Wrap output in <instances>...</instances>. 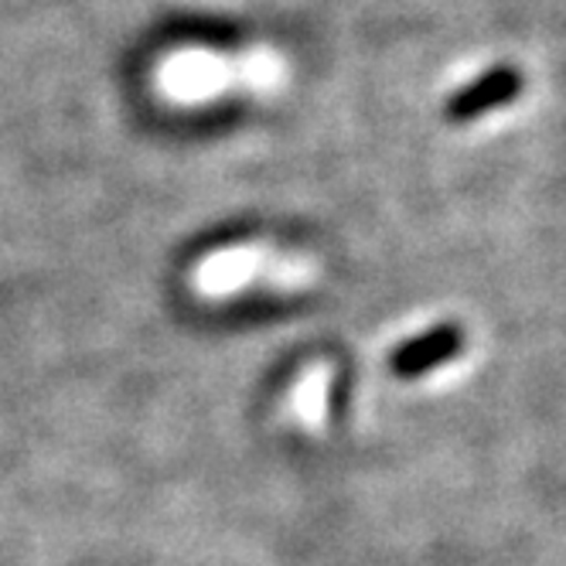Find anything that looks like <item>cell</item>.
<instances>
[{
    "label": "cell",
    "instance_id": "6da1fadb",
    "mask_svg": "<svg viewBox=\"0 0 566 566\" xmlns=\"http://www.w3.org/2000/svg\"><path fill=\"white\" fill-rule=\"evenodd\" d=\"M464 348V332L461 325H451V321H443V325L402 342L392 355H389V369L392 376L399 379H417L437 366H443V361L458 358V352Z\"/></svg>",
    "mask_w": 566,
    "mask_h": 566
},
{
    "label": "cell",
    "instance_id": "7a4b0ae2",
    "mask_svg": "<svg viewBox=\"0 0 566 566\" xmlns=\"http://www.w3.org/2000/svg\"><path fill=\"white\" fill-rule=\"evenodd\" d=\"M518 93H522V72L512 65H499V69H489L484 75H478L464 90L451 93L443 113H448V119H454V124H468V119H474L481 113H492V109L512 103Z\"/></svg>",
    "mask_w": 566,
    "mask_h": 566
}]
</instances>
